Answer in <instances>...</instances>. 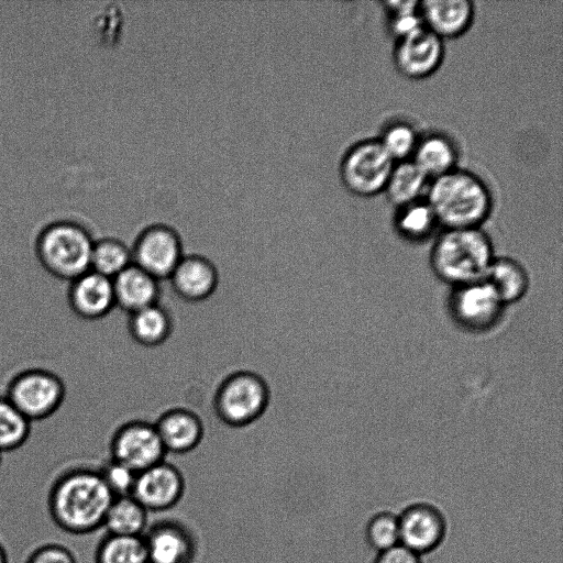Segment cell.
<instances>
[{
  "label": "cell",
  "instance_id": "obj_23",
  "mask_svg": "<svg viewBox=\"0 0 563 563\" xmlns=\"http://www.w3.org/2000/svg\"><path fill=\"white\" fill-rule=\"evenodd\" d=\"M429 184V177L411 159H407L395 163L384 192L399 208L420 200Z\"/></svg>",
  "mask_w": 563,
  "mask_h": 563
},
{
  "label": "cell",
  "instance_id": "obj_19",
  "mask_svg": "<svg viewBox=\"0 0 563 563\" xmlns=\"http://www.w3.org/2000/svg\"><path fill=\"white\" fill-rule=\"evenodd\" d=\"M115 307L129 314L158 302L159 280L133 263L112 279Z\"/></svg>",
  "mask_w": 563,
  "mask_h": 563
},
{
  "label": "cell",
  "instance_id": "obj_36",
  "mask_svg": "<svg viewBox=\"0 0 563 563\" xmlns=\"http://www.w3.org/2000/svg\"><path fill=\"white\" fill-rule=\"evenodd\" d=\"M2 464H3V453L0 452V468H1Z\"/></svg>",
  "mask_w": 563,
  "mask_h": 563
},
{
  "label": "cell",
  "instance_id": "obj_29",
  "mask_svg": "<svg viewBox=\"0 0 563 563\" xmlns=\"http://www.w3.org/2000/svg\"><path fill=\"white\" fill-rule=\"evenodd\" d=\"M365 541L376 553L400 544L398 515L389 510L374 514L365 526Z\"/></svg>",
  "mask_w": 563,
  "mask_h": 563
},
{
  "label": "cell",
  "instance_id": "obj_26",
  "mask_svg": "<svg viewBox=\"0 0 563 563\" xmlns=\"http://www.w3.org/2000/svg\"><path fill=\"white\" fill-rule=\"evenodd\" d=\"M132 264L131 249L114 238L95 241L91 252L90 269L113 279Z\"/></svg>",
  "mask_w": 563,
  "mask_h": 563
},
{
  "label": "cell",
  "instance_id": "obj_9",
  "mask_svg": "<svg viewBox=\"0 0 563 563\" xmlns=\"http://www.w3.org/2000/svg\"><path fill=\"white\" fill-rule=\"evenodd\" d=\"M132 263L159 282L168 279L181 257L183 244L178 233L165 224L145 228L131 249Z\"/></svg>",
  "mask_w": 563,
  "mask_h": 563
},
{
  "label": "cell",
  "instance_id": "obj_11",
  "mask_svg": "<svg viewBox=\"0 0 563 563\" xmlns=\"http://www.w3.org/2000/svg\"><path fill=\"white\" fill-rule=\"evenodd\" d=\"M455 320L472 331L494 327L501 317L505 303L484 279L455 286L450 300Z\"/></svg>",
  "mask_w": 563,
  "mask_h": 563
},
{
  "label": "cell",
  "instance_id": "obj_7",
  "mask_svg": "<svg viewBox=\"0 0 563 563\" xmlns=\"http://www.w3.org/2000/svg\"><path fill=\"white\" fill-rule=\"evenodd\" d=\"M394 165L378 139L363 140L345 152L340 177L350 192L372 197L384 191Z\"/></svg>",
  "mask_w": 563,
  "mask_h": 563
},
{
  "label": "cell",
  "instance_id": "obj_4",
  "mask_svg": "<svg viewBox=\"0 0 563 563\" xmlns=\"http://www.w3.org/2000/svg\"><path fill=\"white\" fill-rule=\"evenodd\" d=\"M93 243L82 227L73 222H56L40 233L34 253L48 275L69 283L90 271Z\"/></svg>",
  "mask_w": 563,
  "mask_h": 563
},
{
  "label": "cell",
  "instance_id": "obj_20",
  "mask_svg": "<svg viewBox=\"0 0 563 563\" xmlns=\"http://www.w3.org/2000/svg\"><path fill=\"white\" fill-rule=\"evenodd\" d=\"M174 321L169 311L159 302L129 314L128 330L137 344L156 347L173 333Z\"/></svg>",
  "mask_w": 563,
  "mask_h": 563
},
{
  "label": "cell",
  "instance_id": "obj_25",
  "mask_svg": "<svg viewBox=\"0 0 563 563\" xmlns=\"http://www.w3.org/2000/svg\"><path fill=\"white\" fill-rule=\"evenodd\" d=\"M95 563H148L143 538L106 533L97 544Z\"/></svg>",
  "mask_w": 563,
  "mask_h": 563
},
{
  "label": "cell",
  "instance_id": "obj_10",
  "mask_svg": "<svg viewBox=\"0 0 563 563\" xmlns=\"http://www.w3.org/2000/svg\"><path fill=\"white\" fill-rule=\"evenodd\" d=\"M148 563H195L198 540L194 531L175 518L148 525L143 534Z\"/></svg>",
  "mask_w": 563,
  "mask_h": 563
},
{
  "label": "cell",
  "instance_id": "obj_3",
  "mask_svg": "<svg viewBox=\"0 0 563 563\" xmlns=\"http://www.w3.org/2000/svg\"><path fill=\"white\" fill-rule=\"evenodd\" d=\"M431 266L454 286L483 279L495 258L487 233L481 228L445 229L431 251Z\"/></svg>",
  "mask_w": 563,
  "mask_h": 563
},
{
  "label": "cell",
  "instance_id": "obj_22",
  "mask_svg": "<svg viewBox=\"0 0 563 563\" xmlns=\"http://www.w3.org/2000/svg\"><path fill=\"white\" fill-rule=\"evenodd\" d=\"M506 305L520 300L528 290L529 276L525 267L509 257L494 258L483 278Z\"/></svg>",
  "mask_w": 563,
  "mask_h": 563
},
{
  "label": "cell",
  "instance_id": "obj_24",
  "mask_svg": "<svg viewBox=\"0 0 563 563\" xmlns=\"http://www.w3.org/2000/svg\"><path fill=\"white\" fill-rule=\"evenodd\" d=\"M148 527V511L131 495L114 497L103 527L109 534L143 537Z\"/></svg>",
  "mask_w": 563,
  "mask_h": 563
},
{
  "label": "cell",
  "instance_id": "obj_12",
  "mask_svg": "<svg viewBox=\"0 0 563 563\" xmlns=\"http://www.w3.org/2000/svg\"><path fill=\"white\" fill-rule=\"evenodd\" d=\"M399 541L421 555L438 549L446 537L448 523L443 512L433 504L417 501L398 514Z\"/></svg>",
  "mask_w": 563,
  "mask_h": 563
},
{
  "label": "cell",
  "instance_id": "obj_27",
  "mask_svg": "<svg viewBox=\"0 0 563 563\" xmlns=\"http://www.w3.org/2000/svg\"><path fill=\"white\" fill-rule=\"evenodd\" d=\"M397 231L406 239L419 241L428 238L439 225L437 218L424 199L398 208L395 218Z\"/></svg>",
  "mask_w": 563,
  "mask_h": 563
},
{
  "label": "cell",
  "instance_id": "obj_30",
  "mask_svg": "<svg viewBox=\"0 0 563 563\" xmlns=\"http://www.w3.org/2000/svg\"><path fill=\"white\" fill-rule=\"evenodd\" d=\"M395 163L411 159L419 141L415 129L404 122L388 125L378 139Z\"/></svg>",
  "mask_w": 563,
  "mask_h": 563
},
{
  "label": "cell",
  "instance_id": "obj_1",
  "mask_svg": "<svg viewBox=\"0 0 563 563\" xmlns=\"http://www.w3.org/2000/svg\"><path fill=\"white\" fill-rule=\"evenodd\" d=\"M113 499L98 467L76 465L63 470L53 479L47 510L57 528L69 534L85 536L103 527Z\"/></svg>",
  "mask_w": 563,
  "mask_h": 563
},
{
  "label": "cell",
  "instance_id": "obj_18",
  "mask_svg": "<svg viewBox=\"0 0 563 563\" xmlns=\"http://www.w3.org/2000/svg\"><path fill=\"white\" fill-rule=\"evenodd\" d=\"M475 14L470 0L420 1L423 26L441 40L455 38L471 26Z\"/></svg>",
  "mask_w": 563,
  "mask_h": 563
},
{
  "label": "cell",
  "instance_id": "obj_2",
  "mask_svg": "<svg viewBox=\"0 0 563 563\" xmlns=\"http://www.w3.org/2000/svg\"><path fill=\"white\" fill-rule=\"evenodd\" d=\"M426 200L445 229L481 228L493 209V197L482 178L455 168L432 180Z\"/></svg>",
  "mask_w": 563,
  "mask_h": 563
},
{
  "label": "cell",
  "instance_id": "obj_32",
  "mask_svg": "<svg viewBox=\"0 0 563 563\" xmlns=\"http://www.w3.org/2000/svg\"><path fill=\"white\" fill-rule=\"evenodd\" d=\"M98 468L114 497L131 495L137 473L111 457Z\"/></svg>",
  "mask_w": 563,
  "mask_h": 563
},
{
  "label": "cell",
  "instance_id": "obj_28",
  "mask_svg": "<svg viewBox=\"0 0 563 563\" xmlns=\"http://www.w3.org/2000/svg\"><path fill=\"white\" fill-rule=\"evenodd\" d=\"M31 421L0 394V452L10 453L20 449L27 440Z\"/></svg>",
  "mask_w": 563,
  "mask_h": 563
},
{
  "label": "cell",
  "instance_id": "obj_33",
  "mask_svg": "<svg viewBox=\"0 0 563 563\" xmlns=\"http://www.w3.org/2000/svg\"><path fill=\"white\" fill-rule=\"evenodd\" d=\"M25 563H78L74 552L58 542L43 543L27 555Z\"/></svg>",
  "mask_w": 563,
  "mask_h": 563
},
{
  "label": "cell",
  "instance_id": "obj_13",
  "mask_svg": "<svg viewBox=\"0 0 563 563\" xmlns=\"http://www.w3.org/2000/svg\"><path fill=\"white\" fill-rule=\"evenodd\" d=\"M185 490L183 473L164 460L136 474L131 496L148 512H161L175 507Z\"/></svg>",
  "mask_w": 563,
  "mask_h": 563
},
{
  "label": "cell",
  "instance_id": "obj_16",
  "mask_svg": "<svg viewBox=\"0 0 563 563\" xmlns=\"http://www.w3.org/2000/svg\"><path fill=\"white\" fill-rule=\"evenodd\" d=\"M169 282L174 292L188 302H201L210 298L218 288L219 273L216 265L198 254L184 255Z\"/></svg>",
  "mask_w": 563,
  "mask_h": 563
},
{
  "label": "cell",
  "instance_id": "obj_6",
  "mask_svg": "<svg viewBox=\"0 0 563 563\" xmlns=\"http://www.w3.org/2000/svg\"><path fill=\"white\" fill-rule=\"evenodd\" d=\"M5 397L31 422L53 416L66 396V385L55 372L44 367H29L9 382Z\"/></svg>",
  "mask_w": 563,
  "mask_h": 563
},
{
  "label": "cell",
  "instance_id": "obj_14",
  "mask_svg": "<svg viewBox=\"0 0 563 563\" xmlns=\"http://www.w3.org/2000/svg\"><path fill=\"white\" fill-rule=\"evenodd\" d=\"M443 42L424 26L397 38L393 53L397 70L410 79L429 77L442 64Z\"/></svg>",
  "mask_w": 563,
  "mask_h": 563
},
{
  "label": "cell",
  "instance_id": "obj_21",
  "mask_svg": "<svg viewBox=\"0 0 563 563\" xmlns=\"http://www.w3.org/2000/svg\"><path fill=\"white\" fill-rule=\"evenodd\" d=\"M411 161L432 180L457 168L459 154L452 140L433 133L419 137Z\"/></svg>",
  "mask_w": 563,
  "mask_h": 563
},
{
  "label": "cell",
  "instance_id": "obj_35",
  "mask_svg": "<svg viewBox=\"0 0 563 563\" xmlns=\"http://www.w3.org/2000/svg\"><path fill=\"white\" fill-rule=\"evenodd\" d=\"M0 563H9L8 552L1 542H0Z\"/></svg>",
  "mask_w": 563,
  "mask_h": 563
},
{
  "label": "cell",
  "instance_id": "obj_15",
  "mask_svg": "<svg viewBox=\"0 0 563 563\" xmlns=\"http://www.w3.org/2000/svg\"><path fill=\"white\" fill-rule=\"evenodd\" d=\"M67 303L80 320L96 322L115 308L112 279L88 271L68 283Z\"/></svg>",
  "mask_w": 563,
  "mask_h": 563
},
{
  "label": "cell",
  "instance_id": "obj_34",
  "mask_svg": "<svg viewBox=\"0 0 563 563\" xmlns=\"http://www.w3.org/2000/svg\"><path fill=\"white\" fill-rule=\"evenodd\" d=\"M373 563H422L421 556L401 544L377 553Z\"/></svg>",
  "mask_w": 563,
  "mask_h": 563
},
{
  "label": "cell",
  "instance_id": "obj_31",
  "mask_svg": "<svg viewBox=\"0 0 563 563\" xmlns=\"http://www.w3.org/2000/svg\"><path fill=\"white\" fill-rule=\"evenodd\" d=\"M385 10L389 15V30L400 38L423 26L420 15V1H386Z\"/></svg>",
  "mask_w": 563,
  "mask_h": 563
},
{
  "label": "cell",
  "instance_id": "obj_8",
  "mask_svg": "<svg viewBox=\"0 0 563 563\" xmlns=\"http://www.w3.org/2000/svg\"><path fill=\"white\" fill-rule=\"evenodd\" d=\"M111 459L140 473L165 460L167 454L154 423L130 420L120 424L109 442Z\"/></svg>",
  "mask_w": 563,
  "mask_h": 563
},
{
  "label": "cell",
  "instance_id": "obj_5",
  "mask_svg": "<svg viewBox=\"0 0 563 563\" xmlns=\"http://www.w3.org/2000/svg\"><path fill=\"white\" fill-rule=\"evenodd\" d=\"M271 390L266 380L252 371H236L217 387L212 405L216 416L231 428H244L266 411Z\"/></svg>",
  "mask_w": 563,
  "mask_h": 563
},
{
  "label": "cell",
  "instance_id": "obj_17",
  "mask_svg": "<svg viewBox=\"0 0 563 563\" xmlns=\"http://www.w3.org/2000/svg\"><path fill=\"white\" fill-rule=\"evenodd\" d=\"M154 426L166 453H189L205 435L202 419L195 411L181 407L164 411Z\"/></svg>",
  "mask_w": 563,
  "mask_h": 563
}]
</instances>
